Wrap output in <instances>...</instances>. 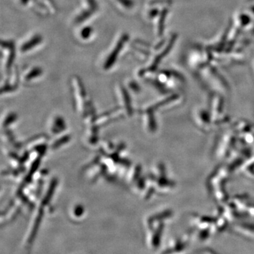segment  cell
Instances as JSON below:
<instances>
[{
    "label": "cell",
    "mask_w": 254,
    "mask_h": 254,
    "mask_svg": "<svg viewBox=\"0 0 254 254\" xmlns=\"http://www.w3.org/2000/svg\"><path fill=\"white\" fill-rule=\"evenodd\" d=\"M99 11L100 5L97 0H81L71 17V23L76 26L86 24L88 21L96 16Z\"/></svg>",
    "instance_id": "3957f363"
},
{
    "label": "cell",
    "mask_w": 254,
    "mask_h": 254,
    "mask_svg": "<svg viewBox=\"0 0 254 254\" xmlns=\"http://www.w3.org/2000/svg\"><path fill=\"white\" fill-rule=\"evenodd\" d=\"M170 1L167 0H153L145 8V16L154 24L157 35L160 36L165 28V18L168 13Z\"/></svg>",
    "instance_id": "7a4b0ae2"
},
{
    "label": "cell",
    "mask_w": 254,
    "mask_h": 254,
    "mask_svg": "<svg viewBox=\"0 0 254 254\" xmlns=\"http://www.w3.org/2000/svg\"><path fill=\"white\" fill-rule=\"evenodd\" d=\"M81 26V28H79L77 32L78 40L83 42V43H88V42L91 41L95 35L94 28L92 27L91 26H88L86 24Z\"/></svg>",
    "instance_id": "9c48e42d"
},
{
    "label": "cell",
    "mask_w": 254,
    "mask_h": 254,
    "mask_svg": "<svg viewBox=\"0 0 254 254\" xmlns=\"http://www.w3.org/2000/svg\"><path fill=\"white\" fill-rule=\"evenodd\" d=\"M43 73V70L39 66H33V67H31L28 68L26 70V73H25L24 77L26 78V80H31L33 78L38 77V76H41Z\"/></svg>",
    "instance_id": "30bf717a"
},
{
    "label": "cell",
    "mask_w": 254,
    "mask_h": 254,
    "mask_svg": "<svg viewBox=\"0 0 254 254\" xmlns=\"http://www.w3.org/2000/svg\"><path fill=\"white\" fill-rule=\"evenodd\" d=\"M44 38L41 33H33L26 36L17 47L18 53L28 55L40 49L44 44Z\"/></svg>",
    "instance_id": "5b68a950"
},
{
    "label": "cell",
    "mask_w": 254,
    "mask_h": 254,
    "mask_svg": "<svg viewBox=\"0 0 254 254\" xmlns=\"http://www.w3.org/2000/svg\"><path fill=\"white\" fill-rule=\"evenodd\" d=\"M17 46L12 40H1V66L5 70L6 74L14 71V64L17 54Z\"/></svg>",
    "instance_id": "277c9868"
},
{
    "label": "cell",
    "mask_w": 254,
    "mask_h": 254,
    "mask_svg": "<svg viewBox=\"0 0 254 254\" xmlns=\"http://www.w3.org/2000/svg\"><path fill=\"white\" fill-rule=\"evenodd\" d=\"M130 43V36L127 33L123 32L120 33L114 40L111 46L105 52L101 60L102 67L103 69H111L118 63L122 55Z\"/></svg>",
    "instance_id": "6da1fadb"
},
{
    "label": "cell",
    "mask_w": 254,
    "mask_h": 254,
    "mask_svg": "<svg viewBox=\"0 0 254 254\" xmlns=\"http://www.w3.org/2000/svg\"><path fill=\"white\" fill-rule=\"evenodd\" d=\"M133 54L138 59L144 60L150 55V46L145 42L135 41L131 44Z\"/></svg>",
    "instance_id": "52a82bcc"
},
{
    "label": "cell",
    "mask_w": 254,
    "mask_h": 254,
    "mask_svg": "<svg viewBox=\"0 0 254 254\" xmlns=\"http://www.w3.org/2000/svg\"><path fill=\"white\" fill-rule=\"evenodd\" d=\"M41 16H49L56 13L55 5L51 0H31L28 7Z\"/></svg>",
    "instance_id": "8992f818"
},
{
    "label": "cell",
    "mask_w": 254,
    "mask_h": 254,
    "mask_svg": "<svg viewBox=\"0 0 254 254\" xmlns=\"http://www.w3.org/2000/svg\"><path fill=\"white\" fill-rule=\"evenodd\" d=\"M114 6L120 12L129 14L136 8L134 0H111Z\"/></svg>",
    "instance_id": "ba28073f"
}]
</instances>
